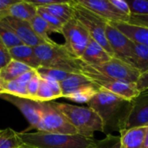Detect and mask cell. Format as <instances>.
I'll list each match as a JSON object with an SVG mask.
<instances>
[{
  "mask_svg": "<svg viewBox=\"0 0 148 148\" xmlns=\"http://www.w3.org/2000/svg\"><path fill=\"white\" fill-rule=\"evenodd\" d=\"M101 119L104 134L123 130L126 119L131 108V101L122 99L107 90L100 89L88 103Z\"/></svg>",
  "mask_w": 148,
  "mask_h": 148,
  "instance_id": "cell-1",
  "label": "cell"
},
{
  "mask_svg": "<svg viewBox=\"0 0 148 148\" xmlns=\"http://www.w3.org/2000/svg\"><path fill=\"white\" fill-rule=\"evenodd\" d=\"M23 143L31 148H95L98 140L80 134L18 132Z\"/></svg>",
  "mask_w": 148,
  "mask_h": 148,
  "instance_id": "cell-2",
  "label": "cell"
},
{
  "mask_svg": "<svg viewBox=\"0 0 148 148\" xmlns=\"http://www.w3.org/2000/svg\"><path fill=\"white\" fill-rule=\"evenodd\" d=\"M41 67L62 70L71 74H82V61L75 57L64 44L43 43L34 48Z\"/></svg>",
  "mask_w": 148,
  "mask_h": 148,
  "instance_id": "cell-3",
  "label": "cell"
},
{
  "mask_svg": "<svg viewBox=\"0 0 148 148\" xmlns=\"http://www.w3.org/2000/svg\"><path fill=\"white\" fill-rule=\"evenodd\" d=\"M51 104L62 112L75 128L77 134L94 138L95 132L104 133V127L101 119L90 108L79 107L66 103L50 101Z\"/></svg>",
  "mask_w": 148,
  "mask_h": 148,
  "instance_id": "cell-4",
  "label": "cell"
},
{
  "mask_svg": "<svg viewBox=\"0 0 148 148\" xmlns=\"http://www.w3.org/2000/svg\"><path fill=\"white\" fill-rule=\"evenodd\" d=\"M82 74L90 79L100 89L107 90L129 101H134L140 93L136 82L106 78L94 72L83 62L82 63Z\"/></svg>",
  "mask_w": 148,
  "mask_h": 148,
  "instance_id": "cell-5",
  "label": "cell"
},
{
  "mask_svg": "<svg viewBox=\"0 0 148 148\" xmlns=\"http://www.w3.org/2000/svg\"><path fill=\"white\" fill-rule=\"evenodd\" d=\"M72 4L75 18H76L86 28L92 39L97 42L112 56H114L106 37V27L108 25V22L77 3L75 0H72Z\"/></svg>",
  "mask_w": 148,
  "mask_h": 148,
  "instance_id": "cell-6",
  "label": "cell"
},
{
  "mask_svg": "<svg viewBox=\"0 0 148 148\" xmlns=\"http://www.w3.org/2000/svg\"><path fill=\"white\" fill-rule=\"evenodd\" d=\"M42 107L41 119L36 127L37 131L50 134H77L75 128L68 118L56 109L50 101L42 102Z\"/></svg>",
  "mask_w": 148,
  "mask_h": 148,
  "instance_id": "cell-7",
  "label": "cell"
},
{
  "mask_svg": "<svg viewBox=\"0 0 148 148\" xmlns=\"http://www.w3.org/2000/svg\"><path fill=\"white\" fill-rule=\"evenodd\" d=\"M61 34L65 38L64 45L67 49L80 59L91 38L86 28L74 17L63 24Z\"/></svg>",
  "mask_w": 148,
  "mask_h": 148,
  "instance_id": "cell-8",
  "label": "cell"
},
{
  "mask_svg": "<svg viewBox=\"0 0 148 148\" xmlns=\"http://www.w3.org/2000/svg\"><path fill=\"white\" fill-rule=\"evenodd\" d=\"M87 66L96 74L108 79L136 82L140 75V73L132 65L114 56L103 64L98 66Z\"/></svg>",
  "mask_w": 148,
  "mask_h": 148,
  "instance_id": "cell-9",
  "label": "cell"
},
{
  "mask_svg": "<svg viewBox=\"0 0 148 148\" xmlns=\"http://www.w3.org/2000/svg\"><path fill=\"white\" fill-rule=\"evenodd\" d=\"M0 99L11 103L16 108H18V110L23 114V116L29 123V127L28 130L36 129L42 115V107L41 101L27 97L11 95L9 94H1Z\"/></svg>",
  "mask_w": 148,
  "mask_h": 148,
  "instance_id": "cell-10",
  "label": "cell"
},
{
  "mask_svg": "<svg viewBox=\"0 0 148 148\" xmlns=\"http://www.w3.org/2000/svg\"><path fill=\"white\" fill-rule=\"evenodd\" d=\"M148 127V90L142 91L131 101V108L123 130Z\"/></svg>",
  "mask_w": 148,
  "mask_h": 148,
  "instance_id": "cell-11",
  "label": "cell"
},
{
  "mask_svg": "<svg viewBox=\"0 0 148 148\" xmlns=\"http://www.w3.org/2000/svg\"><path fill=\"white\" fill-rule=\"evenodd\" d=\"M77 3L99 16L108 23L128 22V16L120 13L110 3V0H75Z\"/></svg>",
  "mask_w": 148,
  "mask_h": 148,
  "instance_id": "cell-12",
  "label": "cell"
},
{
  "mask_svg": "<svg viewBox=\"0 0 148 148\" xmlns=\"http://www.w3.org/2000/svg\"><path fill=\"white\" fill-rule=\"evenodd\" d=\"M106 37L114 56L127 62L132 53L134 42L109 23L106 27Z\"/></svg>",
  "mask_w": 148,
  "mask_h": 148,
  "instance_id": "cell-13",
  "label": "cell"
},
{
  "mask_svg": "<svg viewBox=\"0 0 148 148\" xmlns=\"http://www.w3.org/2000/svg\"><path fill=\"white\" fill-rule=\"evenodd\" d=\"M3 20L15 31L16 35L20 39L23 44L35 48L43 43H49L36 34L29 21L20 20L10 16L5 17Z\"/></svg>",
  "mask_w": 148,
  "mask_h": 148,
  "instance_id": "cell-14",
  "label": "cell"
},
{
  "mask_svg": "<svg viewBox=\"0 0 148 148\" xmlns=\"http://www.w3.org/2000/svg\"><path fill=\"white\" fill-rule=\"evenodd\" d=\"M113 56L97 42L90 38L80 60L90 66H98L108 62Z\"/></svg>",
  "mask_w": 148,
  "mask_h": 148,
  "instance_id": "cell-15",
  "label": "cell"
},
{
  "mask_svg": "<svg viewBox=\"0 0 148 148\" xmlns=\"http://www.w3.org/2000/svg\"><path fill=\"white\" fill-rule=\"evenodd\" d=\"M111 25L121 31L126 36H127L132 42L137 44L148 47V28L133 24L128 22L120 23H109Z\"/></svg>",
  "mask_w": 148,
  "mask_h": 148,
  "instance_id": "cell-16",
  "label": "cell"
},
{
  "mask_svg": "<svg viewBox=\"0 0 148 148\" xmlns=\"http://www.w3.org/2000/svg\"><path fill=\"white\" fill-rule=\"evenodd\" d=\"M9 52L12 60L20 62L36 70L41 67L40 61L37 58L33 47L25 44H20L10 49Z\"/></svg>",
  "mask_w": 148,
  "mask_h": 148,
  "instance_id": "cell-17",
  "label": "cell"
},
{
  "mask_svg": "<svg viewBox=\"0 0 148 148\" xmlns=\"http://www.w3.org/2000/svg\"><path fill=\"white\" fill-rule=\"evenodd\" d=\"M36 74V69H30L25 72L23 75H22L19 78L16 80L10 82H3L4 94L28 98L27 84Z\"/></svg>",
  "mask_w": 148,
  "mask_h": 148,
  "instance_id": "cell-18",
  "label": "cell"
},
{
  "mask_svg": "<svg viewBox=\"0 0 148 148\" xmlns=\"http://www.w3.org/2000/svg\"><path fill=\"white\" fill-rule=\"evenodd\" d=\"M62 97V92L59 82L49 78L41 77L39 88L36 95V101L42 102H49Z\"/></svg>",
  "mask_w": 148,
  "mask_h": 148,
  "instance_id": "cell-19",
  "label": "cell"
},
{
  "mask_svg": "<svg viewBox=\"0 0 148 148\" xmlns=\"http://www.w3.org/2000/svg\"><path fill=\"white\" fill-rule=\"evenodd\" d=\"M147 129V127H142L121 131V148H142Z\"/></svg>",
  "mask_w": 148,
  "mask_h": 148,
  "instance_id": "cell-20",
  "label": "cell"
},
{
  "mask_svg": "<svg viewBox=\"0 0 148 148\" xmlns=\"http://www.w3.org/2000/svg\"><path fill=\"white\" fill-rule=\"evenodd\" d=\"M95 83L82 74H71L66 80L60 82L62 92V97L88 86L94 85Z\"/></svg>",
  "mask_w": 148,
  "mask_h": 148,
  "instance_id": "cell-21",
  "label": "cell"
},
{
  "mask_svg": "<svg viewBox=\"0 0 148 148\" xmlns=\"http://www.w3.org/2000/svg\"><path fill=\"white\" fill-rule=\"evenodd\" d=\"M37 14V8L26 0H17L10 8V16L23 20L30 21Z\"/></svg>",
  "mask_w": 148,
  "mask_h": 148,
  "instance_id": "cell-22",
  "label": "cell"
},
{
  "mask_svg": "<svg viewBox=\"0 0 148 148\" xmlns=\"http://www.w3.org/2000/svg\"><path fill=\"white\" fill-rule=\"evenodd\" d=\"M40 8H43L46 10H48L49 13L55 16L58 20H60L63 24L67 23L69 20L75 17L72 0L71 1L58 0L56 3L53 4L45 7H40Z\"/></svg>",
  "mask_w": 148,
  "mask_h": 148,
  "instance_id": "cell-23",
  "label": "cell"
},
{
  "mask_svg": "<svg viewBox=\"0 0 148 148\" xmlns=\"http://www.w3.org/2000/svg\"><path fill=\"white\" fill-rule=\"evenodd\" d=\"M127 63L136 69L140 74L148 70V47L134 42L131 56Z\"/></svg>",
  "mask_w": 148,
  "mask_h": 148,
  "instance_id": "cell-24",
  "label": "cell"
},
{
  "mask_svg": "<svg viewBox=\"0 0 148 148\" xmlns=\"http://www.w3.org/2000/svg\"><path fill=\"white\" fill-rule=\"evenodd\" d=\"M30 69H33L20 62L11 59L3 68L0 69V78L3 82H10L19 78L22 75Z\"/></svg>",
  "mask_w": 148,
  "mask_h": 148,
  "instance_id": "cell-25",
  "label": "cell"
},
{
  "mask_svg": "<svg viewBox=\"0 0 148 148\" xmlns=\"http://www.w3.org/2000/svg\"><path fill=\"white\" fill-rule=\"evenodd\" d=\"M30 25L33 29V30L36 32V34L42 38L44 41H46L49 43H53L54 41L50 39L49 34L52 32L59 33L54 27H52L49 23H48L42 16H40L38 14H36L30 21Z\"/></svg>",
  "mask_w": 148,
  "mask_h": 148,
  "instance_id": "cell-26",
  "label": "cell"
},
{
  "mask_svg": "<svg viewBox=\"0 0 148 148\" xmlns=\"http://www.w3.org/2000/svg\"><path fill=\"white\" fill-rule=\"evenodd\" d=\"M23 145L18 132L10 127L0 130V148H20Z\"/></svg>",
  "mask_w": 148,
  "mask_h": 148,
  "instance_id": "cell-27",
  "label": "cell"
},
{
  "mask_svg": "<svg viewBox=\"0 0 148 148\" xmlns=\"http://www.w3.org/2000/svg\"><path fill=\"white\" fill-rule=\"evenodd\" d=\"M0 38L8 49L23 44L15 31L3 19L0 21Z\"/></svg>",
  "mask_w": 148,
  "mask_h": 148,
  "instance_id": "cell-28",
  "label": "cell"
},
{
  "mask_svg": "<svg viewBox=\"0 0 148 148\" xmlns=\"http://www.w3.org/2000/svg\"><path fill=\"white\" fill-rule=\"evenodd\" d=\"M100 90V88L95 85L88 86L85 88H82L67 96H65V99L70 100L74 102L77 103H88L90 100L95 95V94Z\"/></svg>",
  "mask_w": 148,
  "mask_h": 148,
  "instance_id": "cell-29",
  "label": "cell"
},
{
  "mask_svg": "<svg viewBox=\"0 0 148 148\" xmlns=\"http://www.w3.org/2000/svg\"><path fill=\"white\" fill-rule=\"evenodd\" d=\"M36 72L41 77L43 78H49L51 80H54L57 82H62L64 80H66L71 73H68L62 70L59 69H49V68H44V67H40L39 69H36Z\"/></svg>",
  "mask_w": 148,
  "mask_h": 148,
  "instance_id": "cell-30",
  "label": "cell"
},
{
  "mask_svg": "<svg viewBox=\"0 0 148 148\" xmlns=\"http://www.w3.org/2000/svg\"><path fill=\"white\" fill-rule=\"evenodd\" d=\"M131 15H148V0H127Z\"/></svg>",
  "mask_w": 148,
  "mask_h": 148,
  "instance_id": "cell-31",
  "label": "cell"
},
{
  "mask_svg": "<svg viewBox=\"0 0 148 148\" xmlns=\"http://www.w3.org/2000/svg\"><path fill=\"white\" fill-rule=\"evenodd\" d=\"M37 14L40 16H42L52 27H54L60 34L62 33V28L63 26V23L60 20H58L55 16H53L51 13H49L43 8H37Z\"/></svg>",
  "mask_w": 148,
  "mask_h": 148,
  "instance_id": "cell-32",
  "label": "cell"
},
{
  "mask_svg": "<svg viewBox=\"0 0 148 148\" xmlns=\"http://www.w3.org/2000/svg\"><path fill=\"white\" fill-rule=\"evenodd\" d=\"M95 148H121L120 136L114 134H107L106 138L98 140Z\"/></svg>",
  "mask_w": 148,
  "mask_h": 148,
  "instance_id": "cell-33",
  "label": "cell"
},
{
  "mask_svg": "<svg viewBox=\"0 0 148 148\" xmlns=\"http://www.w3.org/2000/svg\"><path fill=\"white\" fill-rule=\"evenodd\" d=\"M40 82H41V76L36 72V74L33 76V78L27 84L28 98L36 100V95L38 88H39Z\"/></svg>",
  "mask_w": 148,
  "mask_h": 148,
  "instance_id": "cell-34",
  "label": "cell"
},
{
  "mask_svg": "<svg viewBox=\"0 0 148 148\" xmlns=\"http://www.w3.org/2000/svg\"><path fill=\"white\" fill-rule=\"evenodd\" d=\"M110 3L121 14H123L126 16L130 17L131 16V11H130V7L127 3V1H123V0H110Z\"/></svg>",
  "mask_w": 148,
  "mask_h": 148,
  "instance_id": "cell-35",
  "label": "cell"
},
{
  "mask_svg": "<svg viewBox=\"0 0 148 148\" xmlns=\"http://www.w3.org/2000/svg\"><path fill=\"white\" fill-rule=\"evenodd\" d=\"M17 0H0V21L10 16V8Z\"/></svg>",
  "mask_w": 148,
  "mask_h": 148,
  "instance_id": "cell-36",
  "label": "cell"
},
{
  "mask_svg": "<svg viewBox=\"0 0 148 148\" xmlns=\"http://www.w3.org/2000/svg\"><path fill=\"white\" fill-rule=\"evenodd\" d=\"M11 60L9 49L5 47L0 38V69L3 68Z\"/></svg>",
  "mask_w": 148,
  "mask_h": 148,
  "instance_id": "cell-37",
  "label": "cell"
},
{
  "mask_svg": "<svg viewBox=\"0 0 148 148\" xmlns=\"http://www.w3.org/2000/svg\"><path fill=\"white\" fill-rule=\"evenodd\" d=\"M128 23L148 28V15H131Z\"/></svg>",
  "mask_w": 148,
  "mask_h": 148,
  "instance_id": "cell-38",
  "label": "cell"
},
{
  "mask_svg": "<svg viewBox=\"0 0 148 148\" xmlns=\"http://www.w3.org/2000/svg\"><path fill=\"white\" fill-rule=\"evenodd\" d=\"M136 85L140 92L148 90V70L140 75L139 79L136 82Z\"/></svg>",
  "mask_w": 148,
  "mask_h": 148,
  "instance_id": "cell-39",
  "label": "cell"
},
{
  "mask_svg": "<svg viewBox=\"0 0 148 148\" xmlns=\"http://www.w3.org/2000/svg\"><path fill=\"white\" fill-rule=\"evenodd\" d=\"M142 148H148V127L147 129V133H146V136H145V140H144V143Z\"/></svg>",
  "mask_w": 148,
  "mask_h": 148,
  "instance_id": "cell-40",
  "label": "cell"
},
{
  "mask_svg": "<svg viewBox=\"0 0 148 148\" xmlns=\"http://www.w3.org/2000/svg\"><path fill=\"white\" fill-rule=\"evenodd\" d=\"M1 94H4V89H3V81L0 78V95Z\"/></svg>",
  "mask_w": 148,
  "mask_h": 148,
  "instance_id": "cell-41",
  "label": "cell"
},
{
  "mask_svg": "<svg viewBox=\"0 0 148 148\" xmlns=\"http://www.w3.org/2000/svg\"><path fill=\"white\" fill-rule=\"evenodd\" d=\"M20 148H31V147H28V146H26V145H23L22 147H20Z\"/></svg>",
  "mask_w": 148,
  "mask_h": 148,
  "instance_id": "cell-42",
  "label": "cell"
}]
</instances>
